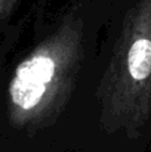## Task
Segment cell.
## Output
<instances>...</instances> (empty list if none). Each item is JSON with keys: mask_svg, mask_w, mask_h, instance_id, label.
I'll list each match as a JSON object with an SVG mask.
<instances>
[{"mask_svg": "<svg viewBox=\"0 0 151 152\" xmlns=\"http://www.w3.org/2000/svg\"><path fill=\"white\" fill-rule=\"evenodd\" d=\"M127 71L132 80L142 81L151 75V40L136 39L127 53Z\"/></svg>", "mask_w": 151, "mask_h": 152, "instance_id": "7a4b0ae2", "label": "cell"}, {"mask_svg": "<svg viewBox=\"0 0 151 152\" xmlns=\"http://www.w3.org/2000/svg\"><path fill=\"white\" fill-rule=\"evenodd\" d=\"M56 62L45 50L27 58L15 71L9 84L10 106L16 114H30L39 108L53 81Z\"/></svg>", "mask_w": 151, "mask_h": 152, "instance_id": "6da1fadb", "label": "cell"}]
</instances>
